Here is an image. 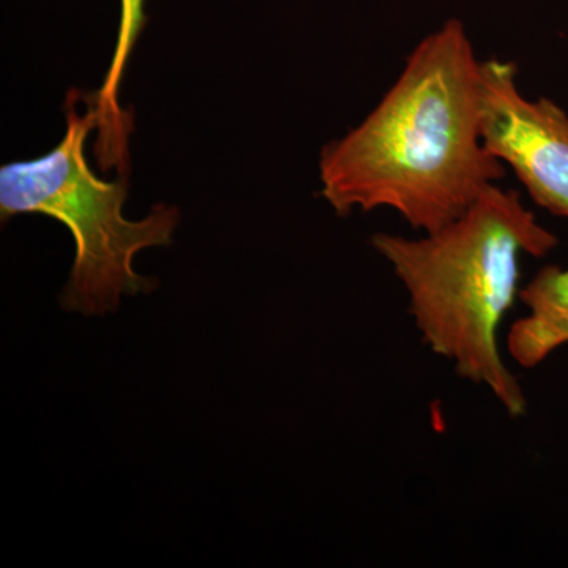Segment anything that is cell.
<instances>
[{
  "label": "cell",
  "mask_w": 568,
  "mask_h": 568,
  "mask_svg": "<svg viewBox=\"0 0 568 568\" xmlns=\"http://www.w3.org/2000/svg\"><path fill=\"white\" fill-rule=\"evenodd\" d=\"M514 62L480 61L477 78L481 142L515 171L534 203L568 219V114L552 100L519 92Z\"/></svg>",
  "instance_id": "4"
},
{
  "label": "cell",
  "mask_w": 568,
  "mask_h": 568,
  "mask_svg": "<svg viewBox=\"0 0 568 568\" xmlns=\"http://www.w3.org/2000/svg\"><path fill=\"white\" fill-rule=\"evenodd\" d=\"M121 26H119V36L114 52H112L110 70L104 77L102 88L89 95V102L99 118L97 149L103 153H119L129 149L132 115L122 111L118 95L126 61L132 54L138 36L145 22L144 0H121Z\"/></svg>",
  "instance_id": "6"
},
{
  "label": "cell",
  "mask_w": 568,
  "mask_h": 568,
  "mask_svg": "<svg viewBox=\"0 0 568 568\" xmlns=\"http://www.w3.org/2000/svg\"><path fill=\"white\" fill-rule=\"evenodd\" d=\"M478 65L462 21L417 44L375 110L321 153V193L338 215L386 207L433 233L506 175L481 142Z\"/></svg>",
  "instance_id": "1"
},
{
  "label": "cell",
  "mask_w": 568,
  "mask_h": 568,
  "mask_svg": "<svg viewBox=\"0 0 568 568\" xmlns=\"http://www.w3.org/2000/svg\"><path fill=\"white\" fill-rule=\"evenodd\" d=\"M372 245L405 286L426 346L487 387L508 416H525L528 399L500 354L499 328L519 298L523 254L547 256L558 237L521 196L496 183L440 230L422 239L377 233Z\"/></svg>",
  "instance_id": "2"
},
{
  "label": "cell",
  "mask_w": 568,
  "mask_h": 568,
  "mask_svg": "<svg viewBox=\"0 0 568 568\" xmlns=\"http://www.w3.org/2000/svg\"><path fill=\"white\" fill-rule=\"evenodd\" d=\"M80 93H67V132L47 155L0 168V216L41 213L69 227L77 245L61 305L82 315L115 312L123 294L151 293L156 280L138 275L133 257L151 246H168L178 227V207L159 204L140 222L122 215L129 196L125 175L114 182L97 178L84 145L99 118L91 102L78 114Z\"/></svg>",
  "instance_id": "3"
},
{
  "label": "cell",
  "mask_w": 568,
  "mask_h": 568,
  "mask_svg": "<svg viewBox=\"0 0 568 568\" xmlns=\"http://www.w3.org/2000/svg\"><path fill=\"white\" fill-rule=\"evenodd\" d=\"M528 315L507 335V353L523 368H536L568 345V267L547 265L521 291Z\"/></svg>",
  "instance_id": "5"
}]
</instances>
